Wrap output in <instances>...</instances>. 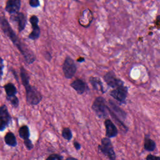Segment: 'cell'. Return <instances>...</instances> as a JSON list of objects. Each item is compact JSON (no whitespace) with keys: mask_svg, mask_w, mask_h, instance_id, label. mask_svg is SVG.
Instances as JSON below:
<instances>
[{"mask_svg":"<svg viewBox=\"0 0 160 160\" xmlns=\"http://www.w3.org/2000/svg\"><path fill=\"white\" fill-rule=\"evenodd\" d=\"M0 27L4 33L10 39L14 45L16 46L20 51L26 62L29 64L33 63L36 60V56L34 52L26 46V44L21 41L9 25L7 19L3 16L0 17Z\"/></svg>","mask_w":160,"mask_h":160,"instance_id":"6da1fadb","label":"cell"},{"mask_svg":"<svg viewBox=\"0 0 160 160\" xmlns=\"http://www.w3.org/2000/svg\"><path fill=\"white\" fill-rule=\"evenodd\" d=\"M20 76L22 84L25 88L27 103L29 105L38 104L42 100V94L36 87L31 86L29 83V76L26 69L22 67L20 69Z\"/></svg>","mask_w":160,"mask_h":160,"instance_id":"7a4b0ae2","label":"cell"},{"mask_svg":"<svg viewBox=\"0 0 160 160\" xmlns=\"http://www.w3.org/2000/svg\"><path fill=\"white\" fill-rule=\"evenodd\" d=\"M92 109L99 118H105L108 116V107L104 98L102 96H98L94 99L92 104Z\"/></svg>","mask_w":160,"mask_h":160,"instance_id":"3957f363","label":"cell"},{"mask_svg":"<svg viewBox=\"0 0 160 160\" xmlns=\"http://www.w3.org/2000/svg\"><path fill=\"white\" fill-rule=\"evenodd\" d=\"M98 149L109 159H116V156L114 151V148L111 141L109 138L106 137L101 139V144L98 146Z\"/></svg>","mask_w":160,"mask_h":160,"instance_id":"277c9868","label":"cell"},{"mask_svg":"<svg viewBox=\"0 0 160 160\" xmlns=\"http://www.w3.org/2000/svg\"><path fill=\"white\" fill-rule=\"evenodd\" d=\"M77 66L74 60L69 56H67L62 64V71L66 78L71 79L76 74Z\"/></svg>","mask_w":160,"mask_h":160,"instance_id":"5b68a950","label":"cell"},{"mask_svg":"<svg viewBox=\"0 0 160 160\" xmlns=\"http://www.w3.org/2000/svg\"><path fill=\"white\" fill-rule=\"evenodd\" d=\"M109 103L110 104L111 108H112V110H111L109 107H108V111L110 113V114L111 115V116L117 121H118V122L119 123H121L122 124V126L123 125L124 126V124H123V122L121 121V119H124L126 118V112H124L122 109H121L119 106H118L114 102H113L112 101H111V100L109 101ZM126 127V126H125Z\"/></svg>","mask_w":160,"mask_h":160,"instance_id":"8992f818","label":"cell"},{"mask_svg":"<svg viewBox=\"0 0 160 160\" xmlns=\"http://www.w3.org/2000/svg\"><path fill=\"white\" fill-rule=\"evenodd\" d=\"M103 79L106 83L112 88H116L119 86L124 85V82L119 78H117L115 73L112 71L106 72L104 75Z\"/></svg>","mask_w":160,"mask_h":160,"instance_id":"52a82bcc","label":"cell"},{"mask_svg":"<svg viewBox=\"0 0 160 160\" xmlns=\"http://www.w3.org/2000/svg\"><path fill=\"white\" fill-rule=\"evenodd\" d=\"M11 117L7 106L3 104L0 107V131L4 130L10 124Z\"/></svg>","mask_w":160,"mask_h":160,"instance_id":"ba28073f","label":"cell"},{"mask_svg":"<svg viewBox=\"0 0 160 160\" xmlns=\"http://www.w3.org/2000/svg\"><path fill=\"white\" fill-rule=\"evenodd\" d=\"M128 89L124 85L119 86L110 92V96L118 101L123 103L125 102L128 96Z\"/></svg>","mask_w":160,"mask_h":160,"instance_id":"9c48e42d","label":"cell"},{"mask_svg":"<svg viewBox=\"0 0 160 160\" xmlns=\"http://www.w3.org/2000/svg\"><path fill=\"white\" fill-rule=\"evenodd\" d=\"M93 20L92 12L89 9H84L80 14L78 18L79 24L84 27L88 28L90 26Z\"/></svg>","mask_w":160,"mask_h":160,"instance_id":"30bf717a","label":"cell"},{"mask_svg":"<svg viewBox=\"0 0 160 160\" xmlns=\"http://www.w3.org/2000/svg\"><path fill=\"white\" fill-rule=\"evenodd\" d=\"M29 21L31 24L32 30V32L29 34L28 38L32 40L38 39L39 38L40 32H41L40 28L38 26L39 19L36 16L33 15L30 18Z\"/></svg>","mask_w":160,"mask_h":160,"instance_id":"8fae6325","label":"cell"},{"mask_svg":"<svg viewBox=\"0 0 160 160\" xmlns=\"http://www.w3.org/2000/svg\"><path fill=\"white\" fill-rule=\"evenodd\" d=\"M12 14V15L11 16V19L13 21H16L18 22V30L19 32H21L26 27L27 22L26 17L23 13L19 12Z\"/></svg>","mask_w":160,"mask_h":160,"instance_id":"7c38bea8","label":"cell"},{"mask_svg":"<svg viewBox=\"0 0 160 160\" xmlns=\"http://www.w3.org/2000/svg\"><path fill=\"white\" fill-rule=\"evenodd\" d=\"M104 125L106 128V136L109 138H114L118 133V129L114 124L109 119H106L104 121Z\"/></svg>","mask_w":160,"mask_h":160,"instance_id":"4fadbf2b","label":"cell"},{"mask_svg":"<svg viewBox=\"0 0 160 160\" xmlns=\"http://www.w3.org/2000/svg\"><path fill=\"white\" fill-rule=\"evenodd\" d=\"M70 86L79 94H82L88 89V87L87 86L86 83L83 80H82L81 79H77L74 81H73L71 83Z\"/></svg>","mask_w":160,"mask_h":160,"instance_id":"5bb4252c","label":"cell"},{"mask_svg":"<svg viewBox=\"0 0 160 160\" xmlns=\"http://www.w3.org/2000/svg\"><path fill=\"white\" fill-rule=\"evenodd\" d=\"M21 8V0H8L5 10L9 14H14L19 12Z\"/></svg>","mask_w":160,"mask_h":160,"instance_id":"9a60e30c","label":"cell"},{"mask_svg":"<svg viewBox=\"0 0 160 160\" xmlns=\"http://www.w3.org/2000/svg\"><path fill=\"white\" fill-rule=\"evenodd\" d=\"M89 82L92 85V88L98 91H100L101 92H104V88H103V84L101 81V80L98 78V77H94L91 76L89 78Z\"/></svg>","mask_w":160,"mask_h":160,"instance_id":"2e32d148","label":"cell"},{"mask_svg":"<svg viewBox=\"0 0 160 160\" xmlns=\"http://www.w3.org/2000/svg\"><path fill=\"white\" fill-rule=\"evenodd\" d=\"M156 147V142L148 135H146L144 141V149L148 151H153Z\"/></svg>","mask_w":160,"mask_h":160,"instance_id":"e0dca14e","label":"cell"},{"mask_svg":"<svg viewBox=\"0 0 160 160\" xmlns=\"http://www.w3.org/2000/svg\"><path fill=\"white\" fill-rule=\"evenodd\" d=\"M4 141L8 146L14 147L17 145V141L14 134L12 132H8L4 136Z\"/></svg>","mask_w":160,"mask_h":160,"instance_id":"ac0fdd59","label":"cell"},{"mask_svg":"<svg viewBox=\"0 0 160 160\" xmlns=\"http://www.w3.org/2000/svg\"><path fill=\"white\" fill-rule=\"evenodd\" d=\"M4 89H5V92L6 93L7 96H14L16 95L17 93V89L15 87V86L11 83H8L6 84L4 86Z\"/></svg>","mask_w":160,"mask_h":160,"instance_id":"d6986e66","label":"cell"},{"mask_svg":"<svg viewBox=\"0 0 160 160\" xmlns=\"http://www.w3.org/2000/svg\"><path fill=\"white\" fill-rule=\"evenodd\" d=\"M19 137L23 139L24 140L28 139L30 136V132H29V129L28 126L26 125L21 126L19 130Z\"/></svg>","mask_w":160,"mask_h":160,"instance_id":"ffe728a7","label":"cell"},{"mask_svg":"<svg viewBox=\"0 0 160 160\" xmlns=\"http://www.w3.org/2000/svg\"><path fill=\"white\" fill-rule=\"evenodd\" d=\"M62 136L67 141H70L72 138V134L71 129L68 128H64L62 131Z\"/></svg>","mask_w":160,"mask_h":160,"instance_id":"44dd1931","label":"cell"},{"mask_svg":"<svg viewBox=\"0 0 160 160\" xmlns=\"http://www.w3.org/2000/svg\"><path fill=\"white\" fill-rule=\"evenodd\" d=\"M7 99L9 101L13 107L17 108L19 105V100L18 98L16 96V95L11 96H7Z\"/></svg>","mask_w":160,"mask_h":160,"instance_id":"7402d4cb","label":"cell"},{"mask_svg":"<svg viewBox=\"0 0 160 160\" xmlns=\"http://www.w3.org/2000/svg\"><path fill=\"white\" fill-rule=\"evenodd\" d=\"M24 143L25 146L26 147V148L28 150H31L33 148V144H32L31 141L29 138L26 139H24Z\"/></svg>","mask_w":160,"mask_h":160,"instance_id":"603a6c76","label":"cell"},{"mask_svg":"<svg viewBox=\"0 0 160 160\" xmlns=\"http://www.w3.org/2000/svg\"><path fill=\"white\" fill-rule=\"evenodd\" d=\"M63 159V157L59 154H52L47 158V160H61Z\"/></svg>","mask_w":160,"mask_h":160,"instance_id":"cb8c5ba5","label":"cell"},{"mask_svg":"<svg viewBox=\"0 0 160 160\" xmlns=\"http://www.w3.org/2000/svg\"><path fill=\"white\" fill-rule=\"evenodd\" d=\"M29 5L32 8H38L40 6V2L39 0H30Z\"/></svg>","mask_w":160,"mask_h":160,"instance_id":"d4e9b609","label":"cell"},{"mask_svg":"<svg viewBox=\"0 0 160 160\" xmlns=\"http://www.w3.org/2000/svg\"><path fill=\"white\" fill-rule=\"evenodd\" d=\"M154 26L156 29L160 30V15H158L154 21Z\"/></svg>","mask_w":160,"mask_h":160,"instance_id":"484cf974","label":"cell"},{"mask_svg":"<svg viewBox=\"0 0 160 160\" xmlns=\"http://www.w3.org/2000/svg\"><path fill=\"white\" fill-rule=\"evenodd\" d=\"M146 159L148 160H153V159H156V160H159L160 159V157L159 156H154L152 154H149L148 155V156L146 158Z\"/></svg>","mask_w":160,"mask_h":160,"instance_id":"4316f807","label":"cell"},{"mask_svg":"<svg viewBox=\"0 0 160 160\" xmlns=\"http://www.w3.org/2000/svg\"><path fill=\"white\" fill-rule=\"evenodd\" d=\"M73 145H74V148H75L77 151L79 150V149L81 148V144H80L78 141H74L73 142Z\"/></svg>","mask_w":160,"mask_h":160,"instance_id":"83f0119b","label":"cell"},{"mask_svg":"<svg viewBox=\"0 0 160 160\" xmlns=\"http://www.w3.org/2000/svg\"><path fill=\"white\" fill-rule=\"evenodd\" d=\"M4 66L2 64H0V79H1V78L2 76V74H3V72H2V68H3Z\"/></svg>","mask_w":160,"mask_h":160,"instance_id":"f1b7e54d","label":"cell"},{"mask_svg":"<svg viewBox=\"0 0 160 160\" xmlns=\"http://www.w3.org/2000/svg\"><path fill=\"white\" fill-rule=\"evenodd\" d=\"M66 159H67V160H70V159H71V160H76V158H67Z\"/></svg>","mask_w":160,"mask_h":160,"instance_id":"f546056e","label":"cell"}]
</instances>
